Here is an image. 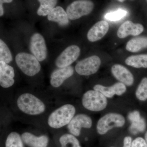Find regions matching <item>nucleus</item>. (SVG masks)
<instances>
[{
  "mask_svg": "<svg viewBox=\"0 0 147 147\" xmlns=\"http://www.w3.org/2000/svg\"><path fill=\"white\" fill-rule=\"evenodd\" d=\"M118 1H119L120 2H123L125 0H118Z\"/></svg>",
  "mask_w": 147,
  "mask_h": 147,
  "instance_id": "obj_35",
  "label": "nucleus"
},
{
  "mask_svg": "<svg viewBox=\"0 0 147 147\" xmlns=\"http://www.w3.org/2000/svg\"><path fill=\"white\" fill-rule=\"evenodd\" d=\"M125 122L124 117L121 114L108 113L98 120L96 125V130L100 135H105L113 128L122 127Z\"/></svg>",
  "mask_w": 147,
  "mask_h": 147,
  "instance_id": "obj_4",
  "label": "nucleus"
},
{
  "mask_svg": "<svg viewBox=\"0 0 147 147\" xmlns=\"http://www.w3.org/2000/svg\"><path fill=\"white\" fill-rule=\"evenodd\" d=\"M15 61L18 67L27 76H34L41 69L39 61L34 55L28 53H18L16 55Z\"/></svg>",
  "mask_w": 147,
  "mask_h": 147,
  "instance_id": "obj_5",
  "label": "nucleus"
},
{
  "mask_svg": "<svg viewBox=\"0 0 147 147\" xmlns=\"http://www.w3.org/2000/svg\"><path fill=\"white\" fill-rule=\"evenodd\" d=\"M130 130L131 133L136 134L139 132L144 131L146 127V124L144 119L141 118L139 120L131 123Z\"/></svg>",
  "mask_w": 147,
  "mask_h": 147,
  "instance_id": "obj_27",
  "label": "nucleus"
},
{
  "mask_svg": "<svg viewBox=\"0 0 147 147\" xmlns=\"http://www.w3.org/2000/svg\"><path fill=\"white\" fill-rule=\"evenodd\" d=\"M144 30V26L142 24H134L131 21H127L125 22L119 28L117 35L119 38H123L129 35H139Z\"/></svg>",
  "mask_w": 147,
  "mask_h": 147,
  "instance_id": "obj_13",
  "label": "nucleus"
},
{
  "mask_svg": "<svg viewBox=\"0 0 147 147\" xmlns=\"http://www.w3.org/2000/svg\"><path fill=\"white\" fill-rule=\"evenodd\" d=\"M13 0H0V4H3V3H10L12 2Z\"/></svg>",
  "mask_w": 147,
  "mask_h": 147,
  "instance_id": "obj_33",
  "label": "nucleus"
},
{
  "mask_svg": "<svg viewBox=\"0 0 147 147\" xmlns=\"http://www.w3.org/2000/svg\"><path fill=\"white\" fill-rule=\"evenodd\" d=\"M131 147H147L144 138L138 137L132 140Z\"/></svg>",
  "mask_w": 147,
  "mask_h": 147,
  "instance_id": "obj_29",
  "label": "nucleus"
},
{
  "mask_svg": "<svg viewBox=\"0 0 147 147\" xmlns=\"http://www.w3.org/2000/svg\"><path fill=\"white\" fill-rule=\"evenodd\" d=\"M142 118L140 113L138 111H133L129 113L128 115L129 120L131 122V123L139 120Z\"/></svg>",
  "mask_w": 147,
  "mask_h": 147,
  "instance_id": "obj_30",
  "label": "nucleus"
},
{
  "mask_svg": "<svg viewBox=\"0 0 147 147\" xmlns=\"http://www.w3.org/2000/svg\"><path fill=\"white\" fill-rule=\"evenodd\" d=\"M17 106L23 113L30 115H36L45 111V107L43 102L34 95L30 93L21 94L18 98Z\"/></svg>",
  "mask_w": 147,
  "mask_h": 147,
  "instance_id": "obj_2",
  "label": "nucleus"
},
{
  "mask_svg": "<svg viewBox=\"0 0 147 147\" xmlns=\"http://www.w3.org/2000/svg\"></svg>",
  "mask_w": 147,
  "mask_h": 147,
  "instance_id": "obj_37",
  "label": "nucleus"
},
{
  "mask_svg": "<svg viewBox=\"0 0 147 147\" xmlns=\"http://www.w3.org/2000/svg\"><path fill=\"white\" fill-rule=\"evenodd\" d=\"M15 74L12 67L3 61H0V84L3 88H9L14 83Z\"/></svg>",
  "mask_w": 147,
  "mask_h": 147,
  "instance_id": "obj_14",
  "label": "nucleus"
},
{
  "mask_svg": "<svg viewBox=\"0 0 147 147\" xmlns=\"http://www.w3.org/2000/svg\"><path fill=\"white\" fill-rule=\"evenodd\" d=\"M92 125V121L90 117L85 114H78L67 125V128L70 134L77 137L81 134L82 128H90Z\"/></svg>",
  "mask_w": 147,
  "mask_h": 147,
  "instance_id": "obj_10",
  "label": "nucleus"
},
{
  "mask_svg": "<svg viewBox=\"0 0 147 147\" xmlns=\"http://www.w3.org/2000/svg\"><path fill=\"white\" fill-rule=\"evenodd\" d=\"M40 3L38 9L37 14L39 16L48 15L52 10L55 8L57 3V0H38Z\"/></svg>",
  "mask_w": 147,
  "mask_h": 147,
  "instance_id": "obj_20",
  "label": "nucleus"
},
{
  "mask_svg": "<svg viewBox=\"0 0 147 147\" xmlns=\"http://www.w3.org/2000/svg\"><path fill=\"white\" fill-rule=\"evenodd\" d=\"M23 142L20 134L16 132H12L7 138L5 147H24Z\"/></svg>",
  "mask_w": 147,
  "mask_h": 147,
  "instance_id": "obj_22",
  "label": "nucleus"
},
{
  "mask_svg": "<svg viewBox=\"0 0 147 147\" xmlns=\"http://www.w3.org/2000/svg\"><path fill=\"white\" fill-rule=\"evenodd\" d=\"M94 90L100 92L106 98H111L113 97L115 95L114 89L113 86L106 87L102 86L100 84H97L94 86Z\"/></svg>",
  "mask_w": 147,
  "mask_h": 147,
  "instance_id": "obj_25",
  "label": "nucleus"
},
{
  "mask_svg": "<svg viewBox=\"0 0 147 147\" xmlns=\"http://www.w3.org/2000/svg\"><path fill=\"white\" fill-rule=\"evenodd\" d=\"M12 61V57L8 47L2 39L0 40V61L9 63Z\"/></svg>",
  "mask_w": 147,
  "mask_h": 147,
  "instance_id": "obj_23",
  "label": "nucleus"
},
{
  "mask_svg": "<svg viewBox=\"0 0 147 147\" xmlns=\"http://www.w3.org/2000/svg\"><path fill=\"white\" fill-rule=\"evenodd\" d=\"M147 47V37H137L129 40L127 43L126 49L131 53L139 52Z\"/></svg>",
  "mask_w": 147,
  "mask_h": 147,
  "instance_id": "obj_18",
  "label": "nucleus"
},
{
  "mask_svg": "<svg viewBox=\"0 0 147 147\" xmlns=\"http://www.w3.org/2000/svg\"><path fill=\"white\" fill-rule=\"evenodd\" d=\"M100 64V58L94 55L79 62L75 66V70L79 75L89 76L97 72Z\"/></svg>",
  "mask_w": 147,
  "mask_h": 147,
  "instance_id": "obj_7",
  "label": "nucleus"
},
{
  "mask_svg": "<svg viewBox=\"0 0 147 147\" xmlns=\"http://www.w3.org/2000/svg\"><path fill=\"white\" fill-rule=\"evenodd\" d=\"M127 14L126 11L122 9H119L116 11L106 13L105 18L110 21H117L123 18Z\"/></svg>",
  "mask_w": 147,
  "mask_h": 147,
  "instance_id": "obj_26",
  "label": "nucleus"
},
{
  "mask_svg": "<svg viewBox=\"0 0 147 147\" xmlns=\"http://www.w3.org/2000/svg\"><path fill=\"white\" fill-rule=\"evenodd\" d=\"M109 28V24L107 21H98L88 32L87 34L88 40L92 42L99 40L107 33Z\"/></svg>",
  "mask_w": 147,
  "mask_h": 147,
  "instance_id": "obj_15",
  "label": "nucleus"
},
{
  "mask_svg": "<svg viewBox=\"0 0 147 147\" xmlns=\"http://www.w3.org/2000/svg\"><path fill=\"white\" fill-rule=\"evenodd\" d=\"M30 50L39 61H42L47 57V48L45 39L39 33L33 35L30 41Z\"/></svg>",
  "mask_w": 147,
  "mask_h": 147,
  "instance_id": "obj_8",
  "label": "nucleus"
},
{
  "mask_svg": "<svg viewBox=\"0 0 147 147\" xmlns=\"http://www.w3.org/2000/svg\"><path fill=\"white\" fill-rule=\"evenodd\" d=\"M61 147H82L76 137L71 134H66L59 139Z\"/></svg>",
  "mask_w": 147,
  "mask_h": 147,
  "instance_id": "obj_21",
  "label": "nucleus"
},
{
  "mask_svg": "<svg viewBox=\"0 0 147 147\" xmlns=\"http://www.w3.org/2000/svg\"><path fill=\"white\" fill-rule=\"evenodd\" d=\"M94 7V4L90 0H77L67 7L66 12L69 19L75 20L90 14Z\"/></svg>",
  "mask_w": 147,
  "mask_h": 147,
  "instance_id": "obj_6",
  "label": "nucleus"
},
{
  "mask_svg": "<svg viewBox=\"0 0 147 147\" xmlns=\"http://www.w3.org/2000/svg\"><path fill=\"white\" fill-rule=\"evenodd\" d=\"M135 95L137 99L141 101L147 99V78H143L137 87Z\"/></svg>",
  "mask_w": 147,
  "mask_h": 147,
  "instance_id": "obj_24",
  "label": "nucleus"
},
{
  "mask_svg": "<svg viewBox=\"0 0 147 147\" xmlns=\"http://www.w3.org/2000/svg\"><path fill=\"white\" fill-rule=\"evenodd\" d=\"M74 70L72 67L59 68L53 71L50 76V83L52 86L58 88L64 82L73 75Z\"/></svg>",
  "mask_w": 147,
  "mask_h": 147,
  "instance_id": "obj_12",
  "label": "nucleus"
},
{
  "mask_svg": "<svg viewBox=\"0 0 147 147\" xmlns=\"http://www.w3.org/2000/svg\"><path fill=\"white\" fill-rule=\"evenodd\" d=\"M144 139L145 142H146V143L147 146V131L146 132V133H145L144 138Z\"/></svg>",
  "mask_w": 147,
  "mask_h": 147,
  "instance_id": "obj_34",
  "label": "nucleus"
},
{
  "mask_svg": "<svg viewBox=\"0 0 147 147\" xmlns=\"http://www.w3.org/2000/svg\"><path fill=\"white\" fill-rule=\"evenodd\" d=\"M127 65L135 68H147V55H140L130 56L125 61Z\"/></svg>",
  "mask_w": 147,
  "mask_h": 147,
  "instance_id": "obj_19",
  "label": "nucleus"
},
{
  "mask_svg": "<svg viewBox=\"0 0 147 147\" xmlns=\"http://www.w3.org/2000/svg\"><path fill=\"white\" fill-rule=\"evenodd\" d=\"M82 102L84 108L93 112L102 111L108 105L107 98L100 92L94 90L88 91L84 94Z\"/></svg>",
  "mask_w": 147,
  "mask_h": 147,
  "instance_id": "obj_3",
  "label": "nucleus"
},
{
  "mask_svg": "<svg viewBox=\"0 0 147 147\" xmlns=\"http://www.w3.org/2000/svg\"><path fill=\"white\" fill-rule=\"evenodd\" d=\"M4 14V9L3 8V4H0V16H2Z\"/></svg>",
  "mask_w": 147,
  "mask_h": 147,
  "instance_id": "obj_32",
  "label": "nucleus"
},
{
  "mask_svg": "<svg viewBox=\"0 0 147 147\" xmlns=\"http://www.w3.org/2000/svg\"><path fill=\"white\" fill-rule=\"evenodd\" d=\"M76 109L73 105L65 104L55 110L48 119V124L50 127L59 129L68 125L74 117Z\"/></svg>",
  "mask_w": 147,
  "mask_h": 147,
  "instance_id": "obj_1",
  "label": "nucleus"
},
{
  "mask_svg": "<svg viewBox=\"0 0 147 147\" xmlns=\"http://www.w3.org/2000/svg\"><path fill=\"white\" fill-rule=\"evenodd\" d=\"M126 85L121 82H117L112 86L114 89L115 95L121 96L126 92L127 88Z\"/></svg>",
  "mask_w": 147,
  "mask_h": 147,
  "instance_id": "obj_28",
  "label": "nucleus"
},
{
  "mask_svg": "<svg viewBox=\"0 0 147 147\" xmlns=\"http://www.w3.org/2000/svg\"><path fill=\"white\" fill-rule=\"evenodd\" d=\"M131 1H133V0H131Z\"/></svg>",
  "mask_w": 147,
  "mask_h": 147,
  "instance_id": "obj_36",
  "label": "nucleus"
},
{
  "mask_svg": "<svg viewBox=\"0 0 147 147\" xmlns=\"http://www.w3.org/2000/svg\"><path fill=\"white\" fill-rule=\"evenodd\" d=\"M113 76L121 83L127 86H130L134 84L133 74L126 67L120 64H115L111 68Z\"/></svg>",
  "mask_w": 147,
  "mask_h": 147,
  "instance_id": "obj_11",
  "label": "nucleus"
},
{
  "mask_svg": "<svg viewBox=\"0 0 147 147\" xmlns=\"http://www.w3.org/2000/svg\"><path fill=\"white\" fill-rule=\"evenodd\" d=\"M47 19L49 21L57 22L61 26H67L69 22L66 11L60 6L53 9L47 15Z\"/></svg>",
  "mask_w": 147,
  "mask_h": 147,
  "instance_id": "obj_17",
  "label": "nucleus"
},
{
  "mask_svg": "<svg viewBox=\"0 0 147 147\" xmlns=\"http://www.w3.org/2000/svg\"><path fill=\"white\" fill-rule=\"evenodd\" d=\"M132 140L133 139L130 136H127L125 137L123 140V146L122 147H131Z\"/></svg>",
  "mask_w": 147,
  "mask_h": 147,
  "instance_id": "obj_31",
  "label": "nucleus"
},
{
  "mask_svg": "<svg viewBox=\"0 0 147 147\" xmlns=\"http://www.w3.org/2000/svg\"><path fill=\"white\" fill-rule=\"evenodd\" d=\"M80 54V49L76 45H72L64 50L55 61V64L59 68L69 66L76 60Z\"/></svg>",
  "mask_w": 147,
  "mask_h": 147,
  "instance_id": "obj_9",
  "label": "nucleus"
},
{
  "mask_svg": "<svg viewBox=\"0 0 147 147\" xmlns=\"http://www.w3.org/2000/svg\"><path fill=\"white\" fill-rule=\"evenodd\" d=\"M23 142L30 147H47L49 139L46 135L36 136L30 132H24L21 135Z\"/></svg>",
  "mask_w": 147,
  "mask_h": 147,
  "instance_id": "obj_16",
  "label": "nucleus"
}]
</instances>
